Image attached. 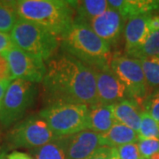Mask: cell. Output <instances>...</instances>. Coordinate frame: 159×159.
<instances>
[{"instance_id":"6da1fadb","label":"cell","mask_w":159,"mask_h":159,"mask_svg":"<svg viewBox=\"0 0 159 159\" xmlns=\"http://www.w3.org/2000/svg\"><path fill=\"white\" fill-rule=\"evenodd\" d=\"M43 80L49 104L76 103L97 105L95 70L67 53L54 55L46 61Z\"/></svg>"},{"instance_id":"7a4b0ae2","label":"cell","mask_w":159,"mask_h":159,"mask_svg":"<svg viewBox=\"0 0 159 159\" xmlns=\"http://www.w3.org/2000/svg\"><path fill=\"white\" fill-rule=\"evenodd\" d=\"M13 4L19 19L35 23L60 39L74 22V1L17 0Z\"/></svg>"},{"instance_id":"3957f363","label":"cell","mask_w":159,"mask_h":159,"mask_svg":"<svg viewBox=\"0 0 159 159\" xmlns=\"http://www.w3.org/2000/svg\"><path fill=\"white\" fill-rule=\"evenodd\" d=\"M66 53L93 69L109 67L112 59L111 46L83 22L74 21L68 32L61 38Z\"/></svg>"},{"instance_id":"277c9868","label":"cell","mask_w":159,"mask_h":159,"mask_svg":"<svg viewBox=\"0 0 159 159\" xmlns=\"http://www.w3.org/2000/svg\"><path fill=\"white\" fill-rule=\"evenodd\" d=\"M15 47L46 62L55 55L59 38L35 23L19 19L11 32Z\"/></svg>"},{"instance_id":"5b68a950","label":"cell","mask_w":159,"mask_h":159,"mask_svg":"<svg viewBox=\"0 0 159 159\" xmlns=\"http://www.w3.org/2000/svg\"><path fill=\"white\" fill-rule=\"evenodd\" d=\"M89 110L85 104L52 103L38 114L57 136H69L88 129Z\"/></svg>"},{"instance_id":"8992f818","label":"cell","mask_w":159,"mask_h":159,"mask_svg":"<svg viewBox=\"0 0 159 159\" xmlns=\"http://www.w3.org/2000/svg\"><path fill=\"white\" fill-rule=\"evenodd\" d=\"M37 88L34 83L13 80L8 87L0 109V123L5 128L15 125L34 103Z\"/></svg>"},{"instance_id":"52a82bcc","label":"cell","mask_w":159,"mask_h":159,"mask_svg":"<svg viewBox=\"0 0 159 159\" xmlns=\"http://www.w3.org/2000/svg\"><path fill=\"white\" fill-rule=\"evenodd\" d=\"M57 136L39 114L20 120L7 134V142L11 148H39L51 142Z\"/></svg>"},{"instance_id":"ba28073f","label":"cell","mask_w":159,"mask_h":159,"mask_svg":"<svg viewBox=\"0 0 159 159\" xmlns=\"http://www.w3.org/2000/svg\"><path fill=\"white\" fill-rule=\"evenodd\" d=\"M111 69L125 85L131 100L142 103L148 96V84L140 61L128 56L114 55Z\"/></svg>"},{"instance_id":"9c48e42d","label":"cell","mask_w":159,"mask_h":159,"mask_svg":"<svg viewBox=\"0 0 159 159\" xmlns=\"http://www.w3.org/2000/svg\"><path fill=\"white\" fill-rule=\"evenodd\" d=\"M6 56L12 80H22L34 84L43 82L47 71L43 60L20 50L15 46L6 52Z\"/></svg>"},{"instance_id":"30bf717a","label":"cell","mask_w":159,"mask_h":159,"mask_svg":"<svg viewBox=\"0 0 159 159\" xmlns=\"http://www.w3.org/2000/svg\"><path fill=\"white\" fill-rule=\"evenodd\" d=\"M94 70L98 104L114 105L125 99H130L126 88L114 74L111 66Z\"/></svg>"},{"instance_id":"8fae6325","label":"cell","mask_w":159,"mask_h":159,"mask_svg":"<svg viewBox=\"0 0 159 159\" xmlns=\"http://www.w3.org/2000/svg\"><path fill=\"white\" fill-rule=\"evenodd\" d=\"M125 19L119 11L109 7L100 16L94 19L89 26L110 46L119 43L124 34Z\"/></svg>"},{"instance_id":"7c38bea8","label":"cell","mask_w":159,"mask_h":159,"mask_svg":"<svg viewBox=\"0 0 159 159\" xmlns=\"http://www.w3.org/2000/svg\"><path fill=\"white\" fill-rule=\"evenodd\" d=\"M100 147L101 134L89 129L67 136L68 159H88Z\"/></svg>"},{"instance_id":"4fadbf2b","label":"cell","mask_w":159,"mask_h":159,"mask_svg":"<svg viewBox=\"0 0 159 159\" xmlns=\"http://www.w3.org/2000/svg\"><path fill=\"white\" fill-rule=\"evenodd\" d=\"M150 14H143L126 20L124 29V39L126 55L135 51L148 38V23Z\"/></svg>"},{"instance_id":"5bb4252c","label":"cell","mask_w":159,"mask_h":159,"mask_svg":"<svg viewBox=\"0 0 159 159\" xmlns=\"http://www.w3.org/2000/svg\"><path fill=\"white\" fill-rule=\"evenodd\" d=\"M107 2L110 8L119 11L125 20L159 11V0H108Z\"/></svg>"},{"instance_id":"9a60e30c","label":"cell","mask_w":159,"mask_h":159,"mask_svg":"<svg viewBox=\"0 0 159 159\" xmlns=\"http://www.w3.org/2000/svg\"><path fill=\"white\" fill-rule=\"evenodd\" d=\"M117 122L114 117V105L97 104L91 106L88 115V129L104 134Z\"/></svg>"},{"instance_id":"2e32d148","label":"cell","mask_w":159,"mask_h":159,"mask_svg":"<svg viewBox=\"0 0 159 159\" xmlns=\"http://www.w3.org/2000/svg\"><path fill=\"white\" fill-rule=\"evenodd\" d=\"M142 112L139 104L131 99H125L114 104V117L117 122L128 126L136 133L140 129Z\"/></svg>"},{"instance_id":"e0dca14e","label":"cell","mask_w":159,"mask_h":159,"mask_svg":"<svg viewBox=\"0 0 159 159\" xmlns=\"http://www.w3.org/2000/svg\"><path fill=\"white\" fill-rule=\"evenodd\" d=\"M101 142L102 147L118 148L125 144L138 142V134L128 126L116 122L110 130L101 134Z\"/></svg>"},{"instance_id":"ac0fdd59","label":"cell","mask_w":159,"mask_h":159,"mask_svg":"<svg viewBox=\"0 0 159 159\" xmlns=\"http://www.w3.org/2000/svg\"><path fill=\"white\" fill-rule=\"evenodd\" d=\"M109 8L106 0L74 1V21L89 24L94 19L102 14Z\"/></svg>"},{"instance_id":"d6986e66","label":"cell","mask_w":159,"mask_h":159,"mask_svg":"<svg viewBox=\"0 0 159 159\" xmlns=\"http://www.w3.org/2000/svg\"><path fill=\"white\" fill-rule=\"evenodd\" d=\"M33 159H68L67 136H58L39 148L31 149Z\"/></svg>"},{"instance_id":"ffe728a7","label":"cell","mask_w":159,"mask_h":159,"mask_svg":"<svg viewBox=\"0 0 159 159\" xmlns=\"http://www.w3.org/2000/svg\"><path fill=\"white\" fill-rule=\"evenodd\" d=\"M18 20L13 1L0 0V32L10 34Z\"/></svg>"},{"instance_id":"44dd1931","label":"cell","mask_w":159,"mask_h":159,"mask_svg":"<svg viewBox=\"0 0 159 159\" xmlns=\"http://www.w3.org/2000/svg\"><path fill=\"white\" fill-rule=\"evenodd\" d=\"M126 56L137 59L142 57H159V31L150 33L142 45Z\"/></svg>"},{"instance_id":"7402d4cb","label":"cell","mask_w":159,"mask_h":159,"mask_svg":"<svg viewBox=\"0 0 159 159\" xmlns=\"http://www.w3.org/2000/svg\"><path fill=\"white\" fill-rule=\"evenodd\" d=\"M149 87L159 86V57H142L138 59Z\"/></svg>"},{"instance_id":"603a6c76","label":"cell","mask_w":159,"mask_h":159,"mask_svg":"<svg viewBox=\"0 0 159 159\" xmlns=\"http://www.w3.org/2000/svg\"><path fill=\"white\" fill-rule=\"evenodd\" d=\"M141 125L138 131V140L142 139H159V122H157L146 111L141 115Z\"/></svg>"},{"instance_id":"cb8c5ba5","label":"cell","mask_w":159,"mask_h":159,"mask_svg":"<svg viewBox=\"0 0 159 159\" xmlns=\"http://www.w3.org/2000/svg\"><path fill=\"white\" fill-rule=\"evenodd\" d=\"M144 111L159 122V89L148 95L142 102Z\"/></svg>"},{"instance_id":"d4e9b609","label":"cell","mask_w":159,"mask_h":159,"mask_svg":"<svg viewBox=\"0 0 159 159\" xmlns=\"http://www.w3.org/2000/svg\"><path fill=\"white\" fill-rule=\"evenodd\" d=\"M138 148L142 159H148L154 154L159 152V139H142L138 140Z\"/></svg>"},{"instance_id":"484cf974","label":"cell","mask_w":159,"mask_h":159,"mask_svg":"<svg viewBox=\"0 0 159 159\" xmlns=\"http://www.w3.org/2000/svg\"><path fill=\"white\" fill-rule=\"evenodd\" d=\"M117 150L120 159H142L136 142L119 146Z\"/></svg>"},{"instance_id":"4316f807","label":"cell","mask_w":159,"mask_h":159,"mask_svg":"<svg viewBox=\"0 0 159 159\" xmlns=\"http://www.w3.org/2000/svg\"><path fill=\"white\" fill-rule=\"evenodd\" d=\"M0 80H12L6 54L0 53Z\"/></svg>"},{"instance_id":"83f0119b","label":"cell","mask_w":159,"mask_h":159,"mask_svg":"<svg viewBox=\"0 0 159 159\" xmlns=\"http://www.w3.org/2000/svg\"><path fill=\"white\" fill-rule=\"evenodd\" d=\"M14 46L11 34L0 32V53L6 54Z\"/></svg>"},{"instance_id":"f1b7e54d","label":"cell","mask_w":159,"mask_h":159,"mask_svg":"<svg viewBox=\"0 0 159 159\" xmlns=\"http://www.w3.org/2000/svg\"><path fill=\"white\" fill-rule=\"evenodd\" d=\"M111 148L110 147H100L95 153L88 159H111Z\"/></svg>"},{"instance_id":"f546056e","label":"cell","mask_w":159,"mask_h":159,"mask_svg":"<svg viewBox=\"0 0 159 159\" xmlns=\"http://www.w3.org/2000/svg\"><path fill=\"white\" fill-rule=\"evenodd\" d=\"M149 33H154L159 31V15H152L150 14L148 23Z\"/></svg>"},{"instance_id":"4dcf8cb0","label":"cell","mask_w":159,"mask_h":159,"mask_svg":"<svg viewBox=\"0 0 159 159\" xmlns=\"http://www.w3.org/2000/svg\"><path fill=\"white\" fill-rule=\"evenodd\" d=\"M11 81L12 80H0V109L2 106V103L4 101L7 89L10 86Z\"/></svg>"},{"instance_id":"1f68e13d","label":"cell","mask_w":159,"mask_h":159,"mask_svg":"<svg viewBox=\"0 0 159 159\" xmlns=\"http://www.w3.org/2000/svg\"><path fill=\"white\" fill-rule=\"evenodd\" d=\"M8 159H33V157H30L29 154L14 151L10 155H8Z\"/></svg>"},{"instance_id":"d6a6232c","label":"cell","mask_w":159,"mask_h":159,"mask_svg":"<svg viewBox=\"0 0 159 159\" xmlns=\"http://www.w3.org/2000/svg\"><path fill=\"white\" fill-rule=\"evenodd\" d=\"M111 159H120L119 157V154H118L117 148H111Z\"/></svg>"},{"instance_id":"836d02e7","label":"cell","mask_w":159,"mask_h":159,"mask_svg":"<svg viewBox=\"0 0 159 159\" xmlns=\"http://www.w3.org/2000/svg\"><path fill=\"white\" fill-rule=\"evenodd\" d=\"M0 159H8V156L6 151L0 149Z\"/></svg>"},{"instance_id":"e575fe53","label":"cell","mask_w":159,"mask_h":159,"mask_svg":"<svg viewBox=\"0 0 159 159\" xmlns=\"http://www.w3.org/2000/svg\"><path fill=\"white\" fill-rule=\"evenodd\" d=\"M148 159H159V152L154 154L153 156H151Z\"/></svg>"}]
</instances>
